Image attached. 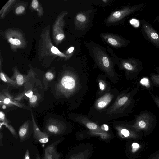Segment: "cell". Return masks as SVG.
<instances>
[{
    "label": "cell",
    "mask_w": 159,
    "mask_h": 159,
    "mask_svg": "<svg viewBox=\"0 0 159 159\" xmlns=\"http://www.w3.org/2000/svg\"><path fill=\"white\" fill-rule=\"evenodd\" d=\"M131 86L119 93L114 102L97 120L108 122L127 116L133 111L136 102L134 99L139 87V82L135 87Z\"/></svg>",
    "instance_id": "obj_1"
},
{
    "label": "cell",
    "mask_w": 159,
    "mask_h": 159,
    "mask_svg": "<svg viewBox=\"0 0 159 159\" xmlns=\"http://www.w3.org/2000/svg\"><path fill=\"white\" fill-rule=\"evenodd\" d=\"M90 55L94 62V66L103 72L108 79L112 83H117L121 75L115 69V62L113 59L107 54L102 47L94 43L87 44Z\"/></svg>",
    "instance_id": "obj_2"
},
{
    "label": "cell",
    "mask_w": 159,
    "mask_h": 159,
    "mask_svg": "<svg viewBox=\"0 0 159 159\" xmlns=\"http://www.w3.org/2000/svg\"><path fill=\"white\" fill-rule=\"evenodd\" d=\"M119 93L117 89L112 88L108 93L95 98L88 111V116L96 121L113 103Z\"/></svg>",
    "instance_id": "obj_3"
},
{
    "label": "cell",
    "mask_w": 159,
    "mask_h": 159,
    "mask_svg": "<svg viewBox=\"0 0 159 159\" xmlns=\"http://www.w3.org/2000/svg\"><path fill=\"white\" fill-rule=\"evenodd\" d=\"M108 50L119 69L125 71L126 79L128 80L138 79V75L143 69L141 62L133 58H128L127 59L118 58L112 51H111L110 49Z\"/></svg>",
    "instance_id": "obj_4"
},
{
    "label": "cell",
    "mask_w": 159,
    "mask_h": 159,
    "mask_svg": "<svg viewBox=\"0 0 159 159\" xmlns=\"http://www.w3.org/2000/svg\"><path fill=\"white\" fill-rule=\"evenodd\" d=\"M157 123L155 115L150 111L144 110L135 116L131 126L137 131L143 132L144 134L147 135L152 132Z\"/></svg>",
    "instance_id": "obj_5"
},
{
    "label": "cell",
    "mask_w": 159,
    "mask_h": 159,
    "mask_svg": "<svg viewBox=\"0 0 159 159\" xmlns=\"http://www.w3.org/2000/svg\"><path fill=\"white\" fill-rule=\"evenodd\" d=\"M144 6V4H140L132 6H127L114 11L106 19V22L108 24L116 23L129 15L139 10Z\"/></svg>",
    "instance_id": "obj_6"
},
{
    "label": "cell",
    "mask_w": 159,
    "mask_h": 159,
    "mask_svg": "<svg viewBox=\"0 0 159 159\" xmlns=\"http://www.w3.org/2000/svg\"><path fill=\"white\" fill-rule=\"evenodd\" d=\"M100 35L106 43L115 48L125 47L128 44V41L125 38L116 34L103 33H101Z\"/></svg>",
    "instance_id": "obj_7"
},
{
    "label": "cell",
    "mask_w": 159,
    "mask_h": 159,
    "mask_svg": "<svg viewBox=\"0 0 159 159\" xmlns=\"http://www.w3.org/2000/svg\"><path fill=\"white\" fill-rule=\"evenodd\" d=\"M6 37L8 42L14 48L23 47L25 45V42L22 35L16 30L7 31Z\"/></svg>",
    "instance_id": "obj_8"
},
{
    "label": "cell",
    "mask_w": 159,
    "mask_h": 159,
    "mask_svg": "<svg viewBox=\"0 0 159 159\" xmlns=\"http://www.w3.org/2000/svg\"><path fill=\"white\" fill-rule=\"evenodd\" d=\"M67 13V11L62 13L56 21L53 27V33L54 40L56 43H60L65 38L63 28L65 25L63 17Z\"/></svg>",
    "instance_id": "obj_9"
},
{
    "label": "cell",
    "mask_w": 159,
    "mask_h": 159,
    "mask_svg": "<svg viewBox=\"0 0 159 159\" xmlns=\"http://www.w3.org/2000/svg\"><path fill=\"white\" fill-rule=\"evenodd\" d=\"M108 78L105 75H99L96 79L98 89L96 98L98 97L109 92L112 88Z\"/></svg>",
    "instance_id": "obj_10"
},
{
    "label": "cell",
    "mask_w": 159,
    "mask_h": 159,
    "mask_svg": "<svg viewBox=\"0 0 159 159\" xmlns=\"http://www.w3.org/2000/svg\"><path fill=\"white\" fill-rule=\"evenodd\" d=\"M143 23L142 30L147 39L157 47L159 48V35L148 23Z\"/></svg>",
    "instance_id": "obj_11"
},
{
    "label": "cell",
    "mask_w": 159,
    "mask_h": 159,
    "mask_svg": "<svg viewBox=\"0 0 159 159\" xmlns=\"http://www.w3.org/2000/svg\"><path fill=\"white\" fill-rule=\"evenodd\" d=\"M89 21V17L87 12H79L75 18V27L78 30H84L88 25Z\"/></svg>",
    "instance_id": "obj_12"
},
{
    "label": "cell",
    "mask_w": 159,
    "mask_h": 159,
    "mask_svg": "<svg viewBox=\"0 0 159 159\" xmlns=\"http://www.w3.org/2000/svg\"><path fill=\"white\" fill-rule=\"evenodd\" d=\"M33 126V134L35 139L42 143H46L48 141V136L47 134L41 131L38 127L31 112Z\"/></svg>",
    "instance_id": "obj_13"
},
{
    "label": "cell",
    "mask_w": 159,
    "mask_h": 159,
    "mask_svg": "<svg viewBox=\"0 0 159 159\" xmlns=\"http://www.w3.org/2000/svg\"><path fill=\"white\" fill-rule=\"evenodd\" d=\"M59 157L58 154L56 151L55 146L53 144L45 149L44 159H58Z\"/></svg>",
    "instance_id": "obj_14"
},
{
    "label": "cell",
    "mask_w": 159,
    "mask_h": 159,
    "mask_svg": "<svg viewBox=\"0 0 159 159\" xmlns=\"http://www.w3.org/2000/svg\"><path fill=\"white\" fill-rule=\"evenodd\" d=\"M61 128L59 124L51 123L48 125L46 127V130L48 133L51 134H58L61 132Z\"/></svg>",
    "instance_id": "obj_15"
},
{
    "label": "cell",
    "mask_w": 159,
    "mask_h": 159,
    "mask_svg": "<svg viewBox=\"0 0 159 159\" xmlns=\"http://www.w3.org/2000/svg\"><path fill=\"white\" fill-rule=\"evenodd\" d=\"M29 124L27 121L20 128L19 135L20 139L24 140L27 137L29 133Z\"/></svg>",
    "instance_id": "obj_16"
},
{
    "label": "cell",
    "mask_w": 159,
    "mask_h": 159,
    "mask_svg": "<svg viewBox=\"0 0 159 159\" xmlns=\"http://www.w3.org/2000/svg\"><path fill=\"white\" fill-rule=\"evenodd\" d=\"M13 79H15L16 85L19 86H22L25 80V77L16 69L14 71Z\"/></svg>",
    "instance_id": "obj_17"
},
{
    "label": "cell",
    "mask_w": 159,
    "mask_h": 159,
    "mask_svg": "<svg viewBox=\"0 0 159 159\" xmlns=\"http://www.w3.org/2000/svg\"><path fill=\"white\" fill-rule=\"evenodd\" d=\"M0 77L1 80L4 82L13 86L16 85V83L15 80L10 78L2 71L0 72Z\"/></svg>",
    "instance_id": "obj_18"
},
{
    "label": "cell",
    "mask_w": 159,
    "mask_h": 159,
    "mask_svg": "<svg viewBox=\"0 0 159 159\" xmlns=\"http://www.w3.org/2000/svg\"><path fill=\"white\" fill-rule=\"evenodd\" d=\"M140 82L148 90H153V85L147 78H143L142 79Z\"/></svg>",
    "instance_id": "obj_19"
},
{
    "label": "cell",
    "mask_w": 159,
    "mask_h": 159,
    "mask_svg": "<svg viewBox=\"0 0 159 159\" xmlns=\"http://www.w3.org/2000/svg\"><path fill=\"white\" fill-rule=\"evenodd\" d=\"M151 82L153 86L159 87V76L156 74L152 73L150 74Z\"/></svg>",
    "instance_id": "obj_20"
},
{
    "label": "cell",
    "mask_w": 159,
    "mask_h": 159,
    "mask_svg": "<svg viewBox=\"0 0 159 159\" xmlns=\"http://www.w3.org/2000/svg\"><path fill=\"white\" fill-rule=\"evenodd\" d=\"M132 152L133 153L139 151L142 149V145L138 143L134 142L132 144Z\"/></svg>",
    "instance_id": "obj_21"
},
{
    "label": "cell",
    "mask_w": 159,
    "mask_h": 159,
    "mask_svg": "<svg viewBox=\"0 0 159 159\" xmlns=\"http://www.w3.org/2000/svg\"><path fill=\"white\" fill-rule=\"evenodd\" d=\"M148 92L155 103L159 109V97L157 95L153 94L151 91L148 90Z\"/></svg>",
    "instance_id": "obj_22"
},
{
    "label": "cell",
    "mask_w": 159,
    "mask_h": 159,
    "mask_svg": "<svg viewBox=\"0 0 159 159\" xmlns=\"http://www.w3.org/2000/svg\"><path fill=\"white\" fill-rule=\"evenodd\" d=\"M25 10V7L22 5H20L17 7L15 10V12L17 15H20L23 13Z\"/></svg>",
    "instance_id": "obj_23"
},
{
    "label": "cell",
    "mask_w": 159,
    "mask_h": 159,
    "mask_svg": "<svg viewBox=\"0 0 159 159\" xmlns=\"http://www.w3.org/2000/svg\"><path fill=\"white\" fill-rule=\"evenodd\" d=\"M2 102L5 104H14L17 106H19L20 107V104L17 103H16L11 101L10 99L9 98L6 97L3 99L2 101Z\"/></svg>",
    "instance_id": "obj_24"
},
{
    "label": "cell",
    "mask_w": 159,
    "mask_h": 159,
    "mask_svg": "<svg viewBox=\"0 0 159 159\" xmlns=\"http://www.w3.org/2000/svg\"><path fill=\"white\" fill-rule=\"evenodd\" d=\"M38 99V97L37 95H33L29 99V102L30 105L31 106L34 105L37 103Z\"/></svg>",
    "instance_id": "obj_25"
},
{
    "label": "cell",
    "mask_w": 159,
    "mask_h": 159,
    "mask_svg": "<svg viewBox=\"0 0 159 159\" xmlns=\"http://www.w3.org/2000/svg\"><path fill=\"white\" fill-rule=\"evenodd\" d=\"M31 6L33 9L34 10H38V12H39V7H40V4L37 0H33L32 1Z\"/></svg>",
    "instance_id": "obj_26"
},
{
    "label": "cell",
    "mask_w": 159,
    "mask_h": 159,
    "mask_svg": "<svg viewBox=\"0 0 159 159\" xmlns=\"http://www.w3.org/2000/svg\"><path fill=\"white\" fill-rule=\"evenodd\" d=\"M45 76L46 79L49 81L52 80L54 77V74L52 72L50 71L46 72Z\"/></svg>",
    "instance_id": "obj_27"
},
{
    "label": "cell",
    "mask_w": 159,
    "mask_h": 159,
    "mask_svg": "<svg viewBox=\"0 0 159 159\" xmlns=\"http://www.w3.org/2000/svg\"><path fill=\"white\" fill-rule=\"evenodd\" d=\"M74 49V47H70L68 49L66 52V54L67 56V59L70 58L72 55Z\"/></svg>",
    "instance_id": "obj_28"
},
{
    "label": "cell",
    "mask_w": 159,
    "mask_h": 159,
    "mask_svg": "<svg viewBox=\"0 0 159 159\" xmlns=\"http://www.w3.org/2000/svg\"><path fill=\"white\" fill-rule=\"evenodd\" d=\"M147 159H159V152H157L151 155Z\"/></svg>",
    "instance_id": "obj_29"
},
{
    "label": "cell",
    "mask_w": 159,
    "mask_h": 159,
    "mask_svg": "<svg viewBox=\"0 0 159 159\" xmlns=\"http://www.w3.org/2000/svg\"><path fill=\"white\" fill-rule=\"evenodd\" d=\"M25 95L29 98L33 95V92L31 90H29L25 93Z\"/></svg>",
    "instance_id": "obj_30"
},
{
    "label": "cell",
    "mask_w": 159,
    "mask_h": 159,
    "mask_svg": "<svg viewBox=\"0 0 159 159\" xmlns=\"http://www.w3.org/2000/svg\"><path fill=\"white\" fill-rule=\"evenodd\" d=\"M101 129L105 131H108L109 130V127L106 124H103L101 126Z\"/></svg>",
    "instance_id": "obj_31"
},
{
    "label": "cell",
    "mask_w": 159,
    "mask_h": 159,
    "mask_svg": "<svg viewBox=\"0 0 159 159\" xmlns=\"http://www.w3.org/2000/svg\"><path fill=\"white\" fill-rule=\"evenodd\" d=\"M25 159H30V157L29 155V152L27 150L26 152Z\"/></svg>",
    "instance_id": "obj_32"
},
{
    "label": "cell",
    "mask_w": 159,
    "mask_h": 159,
    "mask_svg": "<svg viewBox=\"0 0 159 159\" xmlns=\"http://www.w3.org/2000/svg\"><path fill=\"white\" fill-rule=\"evenodd\" d=\"M36 159H40V158L39 157V156L37 154L36 155Z\"/></svg>",
    "instance_id": "obj_33"
},
{
    "label": "cell",
    "mask_w": 159,
    "mask_h": 159,
    "mask_svg": "<svg viewBox=\"0 0 159 159\" xmlns=\"http://www.w3.org/2000/svg\"><path fill=\"white\" fill-rule=\"evenodd\" d=\"M157 76H159V70H158L157 74H156Z\"/></svg>",
    "instance_id": "obj_34"
},
{
    "label": "cell",
    "mask_w": 159,
    "mask_h": 159,
    "mask_svg": "<svg viewBox=\"0 0 159 159\" xmlns=\"http://www.w3.org/2000/svg\"><path fill=\"white\" fill-rule=\"evenodd\" d=\"M2 108H3L4 109H5L6 108V106L5 105H3L2 106Z\"/></svg>",
    "instance_id": "obj_35"
},
{
    "label": "cell",
    "mask_w": 159,
    "mask_h": 159,
    "mask_svg": "<svg viewBox=\"0 0 159 159\" xmlns=\"http://www.w3.org/2000/svg\"><path fill=\"white\" fill-rule=\"evenodd\" d=\"M102 1L103 2H104V3H106V2L107 1V0H102Z\"/></svg>",
    "instance_id": "obj_36"
},
{
    "label": "cell",
    "mask_w": 159,
    "mask_h": 159,
    "mask_svg": "<svg viewBox=\"0 0 159 159\" xmlns=\"http://www.w3.org/2000/svg\"><path fill=\"white\" fill-rule=\"evenodd\" d=\"M157 20H158V21L159 23V16L157 18Z\"/></svg>",
    "instance_id": "obj_37"
}]
</instances>
